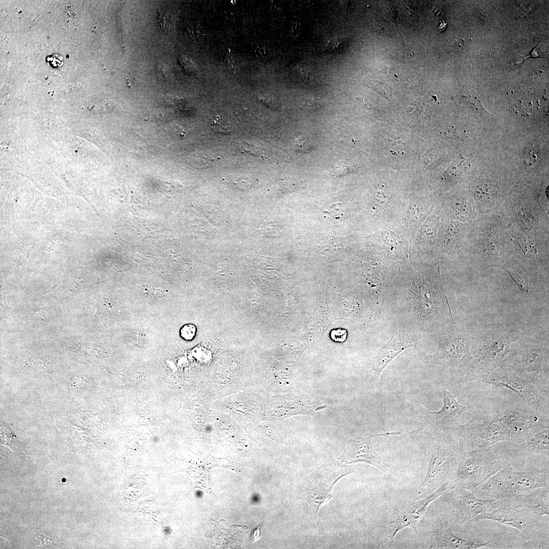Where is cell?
Returning a JSON list of instances; mask_svg holds the SVG:
<instances>
[{"label": "cell", "mask_w": 549, "mask_h": 549, "mask_svg": "<svg viewBox=\"0 0 549 549\" xmlns=\"http://www.w3.org/2000/svg\"><path fill=\"white\" fill-rule=\"evenodd\" d=\"M430 438L431 458L419 495L425 497L440 487L452 477L465 440L458 429L433 434Z\"/></svg>", "instance_id": "6da1fadb"}, {"label": "cell", "mask_w": 549, "mask_h": 549, "mask_svg": "<svg viewBox=\"0 0 549 549\" xmlns=\"http://www.w3.org/2000/svg\"><path fill=\"white\" fill-rule=\"evenodd\" d=\"M294 149L300 152L309 153L312 149V146L309 141L303 136L297 138L294 141Z\"/></svg>", "instance_id": "603a6c76"}, {"label": "cell", "mask_w": 549, "mask_h": 549, "mask_svg": "<svg viewBox=\"0 0 549 549\" xmlns=\"http://www.w3.org/2000/svg\"><path fill=\"white\" fill-rule=\"evenodd\" d=\"M518 451L542 455L548 460L549 424H543L530 435L521 444L516 445Z\"/></svg>", "instance_id": "ffe728a7"}, {"label": "cell", "mask_w": 549, "mask_h": 549, "mask_svg": "<svg viewBox=\"0 0 549 549\" xmlns=\"http://www.w3.org/2000/svg\"><path fill=\"white\" fill-rule=\"evenodd\" d=\"M465 441L475 448H486L499 442L511 440L510 432L499 413H491L474 418L458 427Z\"/></svg>", "instance_id": "8fae6325"}, {"label": "cell", "mask_w": 549, "mask_h": 549, "mask_svg": "<svg viewBox=\"0 0 549 549\" xmlns=\"http://www.w3.org/2000/svg\"><path fill=\"white\" fill-rule=\"evenodd\" d=\"M523 336L518 329L502 326L483 329L472 336L471 350L475 371L474 376L485 373L500 365L511 351V345Z\"/></svg>", "instance_id": "277c9868"}, {"label": "cell", "mask_w": 549, "mask_h": 549, "mask_svg": "<svg viewBox=\"0 0 549 549\" xmlns=\"http://www.w3.org/2000/svg\"><path fill=\"white\" fill-rule=\"evenodd\" d=\"M211 126L215 131L223 134H228L231 132V124L220 117L212 120Z\"/></svg>", "instance_id": "7402d4cb"}, {"label": "cell", "mask_w": 549, "mask_h": 549, "mask_svg": "<svg viewBox=\"0 0 549 549\" xmlns=\"http://www.w3.org/2000/svg\"><path fill=\"white\" fill-rule=\"evenodd\" d=\"M463 382L479 381L508 388L518 395L537 414L548 418L549 392L529 381L514 370L501 364L485 373L471 376Z\"/></svg>", "instance_id": "52a82bcc"}, {"label": "cell", "mask_w": 549, "mask_h": 549, "mask_svg": "<svg viewBox=\"0 0 549 549\" xmlns=\"http://www.w3.org/2000/svg\"><path fill=\"white\" fill-rule=\"evenodd\" d=\"M508 464L492 447L463 451L449 480L450 486L472 491Z\"/></svg>", "instance_id": "8992f818"}, {"label": "cell", "mask_w": 549, "mask_h": 549, "mask_svg": "<svg viewBox=\"0 0 549 549\" xmlns=\"http://www.w3.org/2000/svg\"><path fill=\"white\" fill-rule=\"evenodd\" d=\"M347 331L343 329H338L331 332V339L335 342H343L346 339Z\"/></svg>", "instance_id": "4316f807"}, {"label": "cell", "mask_w": 549, "mask_h": 549, "mask_svg": "<svg viewBox=\"0 0 549 549\" xmlns=\"http://www.w3.org/2000/svg\"><path fill=\"white\" fill-rule=\"evenodd\" d=\"M354 170V167L346 160H340L334 165V173L337 176L345 175Z\"/></svg>", "instance_id": "44dd1931"}, {"label": "cell", "mask_w": 549, "mask_h": 549, "mask_svg": "<svg viewBox=\"0 0 549 549\" xmlns=\"http://www.w3.org/2000/svg\"><path fill=\"white\" fill-rule=\"evenodd\" d=\"M354 472L353 468L341 465L335 460H328L321 466L308 470L303 476L297 491L298 499L309 504L310 519L316 522L320 508L334 498L332 491L338 480Z\"/></svg>", "instance_id": "3957f363"}, {"label": "cell", "mask_w": 549, "mask_h": 549, "mask_svg": "<svg viewBox=\"0 0 549 549\" xmlns=\"http://www.w3.org/2000/svg\"><path fill=\"white\" fill-rule=\"evenodd\" d=\"M538 152V150L535 149L533 145L528 147L524 152V162H527L526 164L529 163L531 165L534 163L537 160Z\"/></svg>", "instance_id": "d4e9b609"}, {"label": "cell", "mask_w": 549, "mask_h": 549, "mask_svg": "<svg viewBox=\"0 0 549 549\" xmlns=\"http://www.w3.org/2000/svg\"><path fill=\"white\" fill-rule=\"evenodd\" d=\"M518 373L544 391L549 392L548 339L523 336L501 363Z\"/></svg>", "instance_id": "7a4b0ae2"}, {"label": "cell", "mask_w": 549, "mask_h": 549, "mask_svg": "<svg viewBox=\"0 0 549 549\" xmlns=\"http://www.w3.org/2000/svg\"><path fill=\"white\" fill-rule=\"evenodd\" d=\"M548 467L516 471L509 463L472 492L477 497L508 500L533 489L548 486Z\"/></svg>", "instance_id": "5b68a950"}, {"label": "cell", "mask_w": 549, "mask_h": 549, "mask_svg": "<svg viewBox=\"0 0 549 549\" xmlns=\"http://www.w3.org/2000/svg\"><path fill=\"white\" fill-rule=\"evenodd\" d=\"M441 495V501L453 506L455 513L454 523L462 526L477 515L491 512L502 505V501L493 498L482 499L472 491L458 486H450Z\"/></svg>", "instance_id": "7c38bea8"}, {"label": "cell", "mask_w": 549, "mask_h": 549, "mask_svg": "<svg viewBox=\"0 0 549 549\" xmlns=\"http://www.w3.org/2000/svg\"><path fill=\"white\" fill-rule=\"evenodd\" d=\"M449 515L445 512L434 518L426 531L425 540L430 548L477 549L487 545L490 541L476 543L456 536L448 522Z\"/></svg>", "instance_id": "9a60e30c"}, {"label": "cell", "mask_w": 549, "mask_h": 549, "mask_svg": "<svg viewBox=\"0 0 549 549\" xmlns=\"http://www.w3.org/2000/svg\"><path fill=\"white\" fill-rule=\"evenodd\" d=\"M502 268L513 279L528 303L538 307L548 304V273L524 260H512Z\"/></svg>", "instance_id": "30bf717a"}, {"label": "cell", "mask_w": 549, "mask_h": 549, "mask_svg": "<svg viewBox=\"0 0 549 549\" xmlns=\"http://www.w3.org/2000/svg\"><path fill=\"white\" fill-rule=\"evenodd\" d=\"M502 422L510 432L511 440L516 446L536 430L548 422V418L529 414L515 409H506L499 413Z\"/></svg>", "instance_id": "e0dca14e"}, {"label": "cell", "mask_w": 549, "mask_h": 549, "mask_svg": "<svg viewBox=\"0 0 549 549\" xmlns=\"http://www.w3.org/2000/svg\"><path fill=\"white\" fill-rule=\"evenodd\" d=\"M502 501L506 505L530 509L541 517L548 516L549 486L537 487Z\"/></svg>", "instance_id": "d6986e66"}, {"label": "cell", "mask_w": 549, "mask_h": 549, "mask_svg": "<svg viewBox=\"0 0 549 549\" xmlns=\"http://www.w3.org/2000/svg\"><path fill=\"white\" fill-rule=\"evenodd\" d=\"M159 20L161 25L163 28H167L170 27L171 18L170 15L166 11H161Z\"/></svg>", "instance_id": "f1b7e54d"}, {"label": "cell", "mask_w": 549, "mask_h": 549, "mask_svg": "<svg viewBox=\"0 0 549 549\" xmlns=\"http://www.w3.org/2000/svg\"><path fill=\"white\" fill-rule=\"evenodd\" d=\"M443 392V405L437 411L425 409L415 400L408 401L411 411L421 420V430L429 436L442 432L456 430L462 415L468 407L461 404L456 400V395L452 394L446 388L443 381L441 388Z\"/></svg>", "instance_id": "9c48e42d"}, {"label": "cell", "mask_w": 549, "mask_h": 549, "mask_svg": "<svg viewBox=\"0 0 549 549\" xmlns=\"http://www.w3.org/2000/svg\"><path fill=\"white\" fill-rule=\"evenodd\" d=\"M401 432H391L377 435L363 434L358 439L351 440L338 460L347 464L364 463L372 465L385 473H391L393 468L388 461L380 456L374 449L372 439L375 437L386 435H398Z\"/></svg>", "instance_id": "5bb4252c"}, {"label": "cell", "mask_w": 549, "mask_h": 549, "mask_svg": "<svg viewBox=\"0 0 549 549\" xmlns=\"http://www.w3.org/2000/svg\"><path fill=\"white\" fill-rule=\"evenodd\" d=\"M196 329L193 325H187L181 330L182 337L186 340L192 339L195 334Z\"/></svg>", "instance_id": "83f0119b"}, {"label": "cell", "mask_w": 549, "mask_h": 549, "mask_svg": "<svg viewBox=\"0 0 549 549\" xmlns=\"http://www.w3.org/2000/svg\"><path fill=\"white\" fill-rule=\"evenodd\" d=\"M302 26L299 21L294 20L291 21L289 27V34L293 39L298 38L301 33Z\"/></svg>", "instance_id": "484cf974"}, {"label": "cell", "mask_w": 549, "mask_h": 549, "mask_svg": "<svg viewBox=\"0 0 549 549\" xmlns=\"http://www.w3.org/2000/svg\"><path fill=\"white\" fill-rule=\"evenodd\" d=\"M450 486L447 481L432 493L410 503L404 511L395 517L390 526L388 538L391 542L394 540L396 534L402 529L410 527L418 534L416 525L426 512L430 504L440 497Z\"/></svg>", "instance_id": "2e32d148"}, {"label": "cell", "mask_w": 549, "mask_h": 549, "mask_svg": "<svg viewBox=\"0 0 549 549\" xmlns=\"http://www.w3.org/2000/svg\"><path fill=\"white\" fill-rule=\"evenodd\" d=\"M416 344L409 333L404 331H396L377 352L373 365V384L376 386L380 374L384 368L398 355Z\"/></svg>", "instance_id": "ac0fdd59"}, {"label": "cell", "mask_w": 549, "mask_h": 549, "mask_svg": "<svg viewBox=\"0 0 549 549\" xmlns=\"http://www.w3.org/2000/svg\"><path fill=\"white\" fill-rule=\"evenodd\" d=\"M256 53L259 57H263L265 55L266 51L263 46H258L255 50Z\"/></svg>", "instance_id": "4dcf8cb0"}, {"label": "cell", "mask_w": 549, "mask_h": 549, "mask_svg": "<svg viewBox=\"0 0 549 549\" xmlns=\"http://www.w3.org/2000/svg\"><path fill=\"white\" fill-rule=\"evenodd\" d=\"M528 541L525 543L523 545V548H548V538L542 539L539 538V536L537 535L536 537L531 540H528Z\"/></svg>", "instance_id": "cb8c5ba5"}, {"label": "cell", "mask_w": 549, "mask_h": 549, "mask_svg": "<svg viewBox=\"0 0 549 549\" xmlns=\"http://www.w3.org/2000/svg\"><path fill=\"white\" fill-rule=\"evenodd\" d=\"M262 525L259 524L257 527L253 530L251 535V541L252 542L256 541L260 537Z\"/></svg>", "instance_id": "f546056e"}, {"label": "cell", "mask_w": 549, "mask_h": 549, "mask_svg": "<svg viewBox=\"0 0 549 549\" xmlns=\"http://www.w3.org/2000/svg\"><path fill=\"white\" fill-rule=\"evenodd\" d=\"M472 335L459 329L457 326L440 339L436 351L427 355L426 362L449 367L464 371L461 379L474 375L475 371L472 356Z\"/></svg>", "instance_id": "ba28073f"}, {"label": "cell", "mask_w": 549, "mask_h": 549, "mask_svg": "<svg viewBox=\"0 0 549 549\" xmlns=\"http://www.w3.org/2000/svg\"><path fill=\"white\" fill-rule=\"evenodd\" d=\"M542 517L530 509L506 505L502 501V505L497 508L491 512L480 514L472 521L490 520L496 521L516 529L527 540H531L538 535Z\"/></svg>", "instance_id": "4fadbf2b"}]
</instances>
